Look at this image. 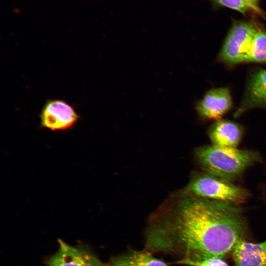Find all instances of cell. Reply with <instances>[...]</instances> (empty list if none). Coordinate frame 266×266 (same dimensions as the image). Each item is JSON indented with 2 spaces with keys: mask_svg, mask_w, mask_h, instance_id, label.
Masks as SVG:
<instances>
[{
  "mask_svg": "<svg viewBox=\"0 0 266 266\" xmlns=\"http://www.w3.org/2000/svg\"><path fill=\"white\" fill-rule=\"evenodd\" d=\"M245 62H266V32L258 28Z\"/></svg>",
  "mask_w": 266,
  "mask_h": 266,
  "instance_id": "cell-12",
  "label": "cell"
},
{
  "mask_svg": "<svg viewBox=\"0 0 266 266\" xmlns=\"http://www.w3.org/2000/svg\"><path fill=\"white\" fill-rule=\"evenodd\" d=\"M249 235L240 205L200 198L184 190L150 217L145 249L179 260L224 259L239 242L248 240Z\"/></svg>",
  "mask_w": 266,
  "mask_h": 266,
  "instance_id": "cell-1",
  "label": "cell"
},
{
  "mask_svg": "<svg viewBox=\"0 0 266 266\" xmlns=\"http://www.w3.org/2000/svg\"><path fill=\"white\" fill-rule=\"evenodd\" d=\"M185 190L200 198L239 205L250 196L246 189L204 171L194 175Z\"/></svg>",
  "mask_w": 266,
  "mask_h": 266,
  "instance_id": "cell-3",
  "label": "cell"
},
{
  "mask_svg": "<svg viewBox=\"0 0 266 266\" xmlns=\"http://www.w3.org/2000/svg\"><path fill=\"white\" fill-rule=\"evenodd\" d=\"M195 156L203 171L232 182L262 161L258 152L213 144L197 148Z\"/></svg>",
  "mask_w": 266,
  "mask_h": 266,
  "instance_id": "cell-2",
  "label": "cell"
},
{
  "mask_svg": "<svg viewBox=\"0 0 266 266\" xmlns=\"http://www.w3.org/2000/svg\"><path fill=\"white\" fill-rule=\"evenodd\" d=\"M233 106L230 90L226 87L208 90L198 103L197 110L204 119L220 120Z\"/></svg>",
  "mask_w": 266,
  "mask_h": 266,
  "instance_id": "cell-7",
  "label": "cell"
},
{
  "mask_svg": "<svg viewBox=\"0 0 266 266\" xmlns=\"http://www.w3.org/2000/svg\"><path fill=\"white\" fill-rule=\"evenodd\" d=\"M39 118L42 128L57 131L70 129L79 116L74 108L65 101L51 100L44 104Z\"/></svg>",
  "mask_w": 266,
  "mask_h": 266,
  "instance_id": "cell-5",
  "label": "cell"
},
{
  "mask_svg": "<svg viewBox=\"0 0 266 266\" xmlns=\"http://www.w3.org/2000/svg\"><path fill=\"white\" fill-rule=\"evenodd\" d=\"M106 266H168L163 261L155 257L144 249L132 250L114 257L106 263Z\"/></svg>",
  "mask_w": 266,
  "mask_h": 266,
  "instance_id": "cell-11",
  "label": "cell"
},
{
  "mask_svg": "<svg viewBox=\"0 0 266 266\" xmlns=\"http://www.w3.org/2000/svg\"><path fill=\"white\" fill-rule=\"evenodd\" d=\"M262 196H263V199L264 200V202L266 204V182L265 183L264 186L263 187V192H262Z\"/></svg>",
  "mask_w": 266,
  "mask_h": 266,
  "instance_id": "cell-16",
  "label": "cell"
},
{
  "mask_svg": "<svg viewBox=\"0 0 266 266\" xmlns=\"http://www.w3.org/2000/svg\"><path fill=\"white\" fill-rule=\"evenodd\" d=\"M248 3L255 6H258V3L259 0H244Z\"/></svg>",
  "mask_w": 266,
  "mask_h": 266,
  "instance_id": "cell-15",
  "label": "cell"
},
{
  "mask_svg": "<svg viewBox=\"0 0 266 266\" xmlns=\"http://www.w3.org/2000/svg\"><path fill=\"white\" fill-rule=\"evenodd\" d=\"M47 266H106L91 250L80 246H71L59 240L56 252L48 258Z\"/></svg>",
  "mask_w": 266,
  "mask_h": 266,
  "instance_id": "cell-6",
  "label": "cell"
},
{
  "mask_svg": "<svg viewBox=\"0 0 266 266\" xmlns=\"http://www.w3.org/2000/svg\"><path fill=\"white\" fill-rule=\"evenodd\" d=\"M235 266H266V240L254 243L239 242L232 252Z\"/></svg>",
  "mask_w": 266,
  "mask_h": 266,
  "instance_id": "cell-9",
  "label": "cell"
},
{
  "mask_svg": "<svg viewBox=\"0 0 266 266\" xmlns=\"http://www.w3.org/2000/svg\"><path fill=\"white\" fill-rule=\"evenodd\" d=\"M175 263L188 266H229L224 259L211 257L198 260L181 259Z\"/></svg>",
  "mask_w": 266,
  "mask_h": 266,
  "instance_id": "cell-14",
  "label": "cell"
},
{
  "mask_svg": "<svg viewBox=\"0 0 266 266\" xmlns=\"http://www.w3.org/2000/svg\"><path fill=\"white\" fill-rule=\"evenodd\" d=\"M221 5L236 10L243 14L248 12H254L260 15H263L262 10L259 6H253L244 0H215Z\"/></svg>",
  "mask_w": 266,
  "mask_h": 266,
  "instance_id": "cell-13",
  "label": "cell"
},
{
  "mask_svg": "<svg viewBox=\"0 0 266 266\" xmlns=\"http://www.w3.org/2000/svg\"><path fill=\"white\" fill-rule=\"evenodd\" d=\"M257 29L252 23L234 22L219 53V60L229 65L245 62Z\"/></svg>",
  "mask_w": 266,
  "mask_h": 266,
  "instance_id": "cell-4",
  "label": "cell"
},
{
  "mask_svg": "<svg viewBox=\"0 0 266 266\" xmlns=\"http://www.w3.org/2000/svg\"><path fill=\"white\" fill-rule=\"evenodd\" d=\"M242 135L243 129L239 124L227 120H217L208 131L212 144L222 147L236 148Z\"/></svg>",
  "mask_w": 266,
  "mask_h": 266,
  "instance_id": "cell-10",
  "label": "cell"
},
{
  "mask_svg": "<svg viewBox=\"0 0 266 266\" xmlns=\"http://www.w3.org/2000/svg\"><path fill=\"white\" fill-rule=\"evenodd\" d=\"M266 107V69L254 72L250 78L244 98L234 116L251 108Z\"/></svg>",
  "mask_w": 266,
  "mask_h": 266,
  "instance_id": "cell-8",
  "label": "cell"
}]
</instances>
